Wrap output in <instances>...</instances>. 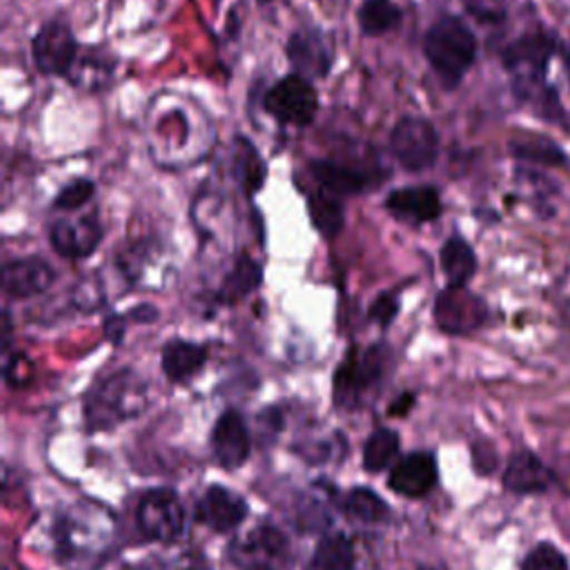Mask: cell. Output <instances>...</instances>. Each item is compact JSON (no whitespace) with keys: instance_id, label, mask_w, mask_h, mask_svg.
Returning <instances> with one entry per match:
<instances>
[{"instance_id":"9a60e30c","label":"cell","mask_w":570,"mask_h":570,"mask_svg":"<svg viewBox=\"0 0 570 570\" xmlns=\"http://www.w3.org/2000/svg\"><path fill=\"white\" fill-rule=\"evenodd\" d=\"M212 450L218 465L227 470L240 468L252 452L249 430L236 410H225L212 428Z\"/></svg>"},{"instance_id":"603a6c76","label":"cell","mask_w":570,"mask_h":570,"mask_svg":"<svg viewBox=\"0 0 570 570\" xmlns=\"http://www.w3.org/2000/svg\"><path fill=\"white\" fill-rule=\"evenodd\" d=\"M441 269L448 278V285H468L476 272V256L465 238L454 234L443 243Z\"/></svg>"},{"instance_id":"44dd1931","label":"cell","mask_w":570,"mask_h":570,"mask_svg":"<svg viewBox=\"0 0 570 570\" xmlns=\"http://www.w3.org/2000/svg\"><path fill=\"white\" fill-rule=\"evenodd\" d=\"M205 358H207V352L203 345L185 338H171L163 347L160 365L165 376L171 383H187L203 370Z\"/></svg>"},{"instance_id":"9c48e42d","label":"cell","mask_w":570,"mask_h":570,"mask_svg":"<svg viewBox=\"0 0 570 570\" xmlns=\"http://www.w3.org/2000/svg\"><path fill=\"white\" fill-rule=\"evenodd\" d=\"M287 554L285 534L269 523L256 525L229 546V559L238 570H281Z\"/></svg>"},{"instance_id":"484cf974","label":"cell","mask_w":570,"mask_h":570,"mask_svg":"<svg viewBox=\"0 0 570 570\" xmlns=\"http://www.w3.org/2000/svg\"><path fill=\"white\" fill-rule=\"evenodd\" d=\"M508 151L519 160L539 163V165H563L566 163V154L554 140H550L541 134H530V131L519 134L517 138H510Z\"/></svg>"},{"instance_id":"f1b7e54d","label":"cell","mask_w":570,"mask_h":570,"mask_svg":"<svg viewBox=\"0 0 570 570\" xmlns=\"http://www.w3.org/2000/svg\"><path fill=\"white\" fill-rule=\"evenodd\" d=\"M341 510L352 519L361 523H379L387 517V505L385 501L370 488H352L343 501Z\"/></svg>"},{"instance_id":"7c38bea8","label":"cell","mask_w":570,"mask_h":570,"mask_svg":"<svg viewBox=\"0 0 570 570\" xmlns=\"http://www.w3.org/2000/svg\"><path fill=\"white\" fill-rule=\"evenodd\" d=\"M307 171L318 189H325L338 198L363 194L383 183L387 176V171H374L334 158H314L307 165Z\"/></svg>"},{"instance_id":"83f0119b","label":"cell","mask_w":570,"mask_h":570,"mask_svg":"<svg viewBox=\"0 0 570 570\" xmlns=\"http://www.w3.org/2000/svg\"><path fill=\"white\" fill-rule=\"evenodd\" d=\"M399 456V434L390 428L374 430L363 445V468L367 472H383Z\"/></svg>"},{"instance_id":"e575fe53","label":"cell","mask_w":570,"mask_h":570,"mask_svg":"<svg viewBox=\"0 0 570 570\" xmlns=\"http://www.w3.org/2000/svg\"><path fill=\"white\" fill-rule=\"evenodd\" d=\"M421 570H436V568H421Z\"/></svg>"},{"instance_id":"8fae6325","label":"cell","mask_w":570,"mask_h":570,"mask_svg":"<svg viewBox=\"0 0 570 570\" xmlns=\"http://www.w3.org/2000/svg\"><path fill=\"white\" fill-rule=\"evenodd\" d=\"M488 318L481 296L465 285H448L434 301V321L445 334H470Z\"/></svg>"},{"instance_id":"52a82bcc","label":"cell","mask_w":570,"mask_h":570,"mask_svg":"<svg viewBox=\"0 0 570 570\" xmlns=\"http://www.w3.org/2000/svg\"><path fill=\"white\" fill-rule=\"evenodd\" d=\"M285 58L294 73L312 82L325 80L336 62L334 40L323 27L301 22L285 40Z\"/></svg>"},{"instance_id":"7a4b0ae2","label":"cell","mask_w":570,"mask_h":570,"mask_svg":"<svg viewBox=\"0 0 570 570\" xmlns=\"http://www.w3.org/2000/svg\"><path fill=\"white\" fill-rule=\"evenodd\" d=\"M145 407V381L120 370L96 383L85 396V421L91 432L109 430Z\"/></svg>"},{"instance_id":"d4e9b609","label":"cell","mask_w":570,"mask_h":570,"mask_svg":"<svg viewBox=\"0 0 570 570\" xmlns=\"http://www.w3.org/2000/svg\"><path fill=\"white\" fill-rule=\"evenodd\" d=\"M354 563H356L354 546L350 537L343 532H330L321 537L312 554L314 570H354Z\"/></svg>"},{"instance_id":"ffe728a7","label":"cell","mask_w":570,"mask_h":570,"mask_svg":"<svg viewBox=\"0 0 570 570\" xmlns=\"http://www.w3.org/2000/svg\"><path fill=\"white\" fill-rule=\"evenodd\" d=\"M552 483V472L532 454L517 452L510 456L508 468L503 472V485L517 494H534L546 492Z\"/></svg>"},{"instance_id":"2e32d148","label":"cell","mask_w":570,"mask_h":570,"mask_svg":"<svg viewBox=\"0 0 570 570\" xmlns=\"http://www.w3.org/2000/svg\"><path fill=\"white\" fill-rule=\"evenodd\" d=\"M194 517L198 523L207 525L214 532H232L245 521L247 503L240 494L223 485H209L198 499Z\"/></svg>"},{"instance_id":"f546056e","label":"cell","mask_w":570,"mask_h":570,"mask_svg":"<svg viewBox=\"0 0 570 570\" xmlns=\"http://www.w3.org/2000/svg\"><path fill=\"white\" fill-rule=\"evenodd\" d=\"M96 194V185L91 178L80 176L69 180L65 187H60V191L53 198V209L58 212H73L80 209L82 205H87Z\"/></svg>"},{"instance_id":"1f68e13d","label":"cell","mask_w":570,"mask_h":570,"mask_svg":"<svg viewBox=\"0 0 570 570\" xmlns=\"http://www.w3.org/2000/svg\"><path fill=\"white\" fill-rule=\"evenodd\" d=\"M399 314V296L394 292H385L381 294L372 305H370V318L381 325L387 327Z\"/></svg>"},{"instance_id":"5b68a950","label":"cell","mask_w":570,"mask_h":570,"mask_svg":"<svg viewBox=\"0 0 570 570\" xmlns=\"http://www.w3.org/2000/svg\"><path fill=\"white\" fill-rule=\"evenodd\" d=\"M263 111L281 127H307L318 114L314 82L289 71L274 80L263 94Z\"/></svg>"},{"instance_id":"836d02e7","label":"cell","mask_w":570,"mask_h":570,"mask_svg":"<svg viewBox=\"0 0 570 570\" xmlns=\"http://www.w3.org/2000/svg\"><path fill=\"white\" fill-rule=\"evenodd\" d=\"M272 2H274V0H256L258 7H265V4H272Z\"/></svg>"},{"instance_id":"5bb4252c","label":"cell","mask_w":570,"mask_h":570,"mask_svg":"<svg viewBox=\"0 0 570 570\" xmlns=\"http://www.w3.org/2000/svg\"><path fill=\"white\" fill-rule=\"evenodd\" d=\"M385 209L401 223L421 225L441 216L443 203L434 185H405L385 196Z\"/></svg>"},{"instance_id":"4fadbf2b","label":"cell","mask_w":570,"mask_h":570,"mask_svg":"<svg viewBox=\"0 0 570 570\" xmlns=\"http://www.w3.org/2000/svg\"><path fill=\"white\" fill-rule=\"evenodd\" d=\"M102 240V225L96 214L78 218H58L49 227L51 247L65 258H85L96 252Z\"/></svg>"},{"instance_id":"d6a6232c","label":"cell","mask_w":570,"mask_h":570,"mask_svg":"<svg viewBox=\"0 0 570 570\" xmlns=\"http://www.w3.org/2000/svg\"><path fill=\"white\" fill-rule=\"evenodd\" d=\"M412 399H414L412 394H401L399 403L390 405V414H405L412 407Z\"/></svg>"},{"instance_id":"6da1fadb","label":"cell","mask_w":570,"mask_h":570,"mask_svg":"<svg viewBox=\"0 0 570 570\" xmlns=\"http://www.w3.org/2000/svg\"><path fill=\"white\" fill-rule=\"evenodd\" d=\"M423 56L445 89L461 85L476 60L479 40L470 24L454 16H439L423 33Z\"/></svg>"},{"instance_id":"4316f807","label":"cell","mask_w":570,"mask_h":570,"mask_svg":"<svg viewBox=\"0 0 570 570\" xmlns=\"http://www.w3.org/2000/svg\"><path fill=\"white\" fill-rule=\"evenodd\" d=\"M307 214L314 229L325 238H334L343 229L345 216L341 198L325 189H316L307 196Z\"/></svg>"},{"instance_id":"8992f818","label":"cell","mask_w":570,"mask_h":570,"mask_svg":"<svg viewBox=\"0 0 570 570\" xmlns=\"http://www.w3.org/2000/svg\"><path fill=\"white\" fill-rule=\"evenodd\" d=\"M387 147L401 169L419 174L434 167L439 158V131L432 120L405 114L392 125Z\"/></svg>"},{"instance_id":"30bf717a","label":"cell","mask_w":570,"mask_h":570,"mask_svg":"<svg viewBox=\"0 0 570 570\" xmlns=\"http://www.w3.org/2000/svg\"><path fill=\"white\" fill-rule=\"evenodd\" d=\"M557 51V42L546 31H530L512 42H508L501 51V62L512 78V85L546 80V69Z\"/></svg>"},{"instance_id":"277c9868","label":"cell","mask_w":570,"mask_h":570,"mask_svg":"<svg viewBox=\"0 0 570 570\" xmlns=\"http://www.w3.org/2000/svg\"><path fill=\"white\" fill-rule=\"evenodd\" d=\"M31 60L40 76L73 80L80 62V42L62 16L47 18L31 36Z\"/></svg>"},{"instance_id":"ac0fdd59","label":"cell","mask_w":570,"mask_h":570,"mask_svg":"<svg viewBox=\"0 0 570 570\" xmlns=\"http://www.w3.org/2000/svg\"><path fill=\"white\" fill-rule=\"evenodd\" d=\"M53 278L56 272L47 261L38 256L13 258L2 267V292L9 298H29L45 292Z\"/></svg>"},{"instance_id":"7402d4cb","label":"cell","mask_w":570,"mask_h":570,"mask_svg":"<svg viewBox=\"0 0 570 570\" xmlns=\"http://www.w3.org/2000/svg\"><path fill=\"white\" fill-rule=\"evenodd\" d=\"M403 22V9L394 0H361L356 9V24L363 36L379 38Z\"/></svg>"},{"instance_id":"e0dca14e","label":"cell","mask_w":570,"mask_h":570,"mask_svg":"<svg viewBox=\"0 0 570 570\" xmlns=\"http://www.w3.org/2000/svg\"><path fill=\"white\" fill-rule=\"evenodd\" d=\"M436 459L432 452H410L401 456L387 476V485L407 499H421L436 485Z\"/></svg>"},{"instance_id":"cb8c5ba5","label":"cell","mask_w":570,"mask_h":570,"mask_svg":"<svg viewBox=\"0 0 570 570\" xmlns=\"http://www.w3.org/2000/svg\"><path fill=\"white\" fill-rule=\"evenodd\" d=\"M261 283H263V267L247 254H240L236 258L234 267L229 269V274L225 276V281L220 283L218 301L236 303V301L245 298L247 294H252Z\"/></svg>"},{"instance_id":"4dcf8cb0","label":"cell","mask_w":570,"mask_h":570,"mask_svg":"<svg viewBox=\"0 0 570 570\" xmlns=\"http://www.w3.org/2000/svg\"><path fill=\"white\" fill-rule=\"evenodd\" d=\"M521 570H568V561L554 546L539 543L525 554Z\"/></svg>"},{"instance_id":"d6986e66","label":"cell","mask_w":570,"mask_h":570,"mask_svg":"<svg viewBox=\"0 0 570 570\" xmlns=\"http://www.w3.org/2000/svg\"><path fill=\"white\" fill-rule=\"evenodd\" d=\"M229 160H232V176L238 183L240 191L247 198L256 196L263 189L267 178V163L263 160L256 145L247 136L236 134L229 149Z\"/></svg>"},{"instance_id":"ba28073f","label":"cell","mask_w":570,"mask_h":570,"mask_svg":"<svg viewBox=\"0 0 570 570\" xmlns=\"http://www.w3.org/2000/svg\"><path fill=\"white\" fill-rule=\"evenodd\" d=\"M136 521L147 539L174 543L185 530V510L174 490L151 488L138 501Z\"/></svg>"},{"instance_id":"3957f363","label":"cell","mask_w":570,"mask_h":570,"mask_svg":"<svg viewBox=\"0 0 570 570\" xmlns=\"http://www.w3.org/2000/svg\"><path fill=\"white\" fill-rule=\"evenodd\" d=\"M390 363L385 345H370L367 350L352 347L334 372V403L345 410L363 405L383 383Z\"/></svg>"}]
</instances>
